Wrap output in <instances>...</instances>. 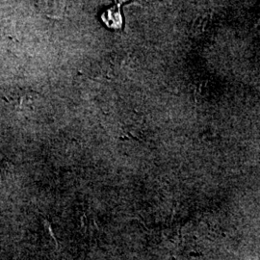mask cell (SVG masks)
<instances>
[{
    "label": "cell",
    "mask_w": 260,
    "mask_h": 260,
    "mask_svg": "<svg viewBox=\"0 0 260 260\" xmlns=\"http://www.w3.org/2000/svg\"><path fill=\"white\" fill-rule=\"evenodd\" d=\"M121 4H116L110 9L107 10L103 15V22L113 29H119L122 25V18H121Z\"/></svg>",
    "instance_id": "1"
}]
</instances>
